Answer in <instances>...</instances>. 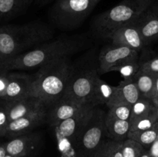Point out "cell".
Segmentation results:
<instances>
[{
    "instance_id": "obj_1",
    "label": "cell",
    "mask_w": 158,
    "mask_h": 157,
    "mask_svg": "<svg viewBox=\"0 0 158 157\" xmlns=\"http://www.w3.org/2000/svg\"><path fill=\"white\" fill-rule=\"evenodd\" d=\"M52 37V28L39 20L23 25L0 26V67Z\"/></svg>"
},
{
    "instance_id": "obj_2",
    "label": "cell",
    "mask_w": 158,
    "mask_h": 157,
    "mask_svg": "<svg viewBox=\"0 0 158 157\" xmlns=\"http://www.w3.org/2000/svg\"><path fill=\"white\" fill-rule=\"evenodd\" d=\"M86 39L80 35L60 37L40 45L35 49L15 57L2 66L5 71L38 68L80 52L86 44Z\"/></svg>"
},
{
    "instance_id": "obj_3",
    "label": "cell",
    "mask_w": 158,
    "mask_h": 157,
    "mask_svg": "<svg viewBox=\"0 0 158 157\" xmlns=\"http://www.w3.org/2000/svg\"><path fill=\"white\" fill-rule=\"evenodd\" d=\"M73 64L69 58H63L46 64L33 75L29 95L41 100L47 108L65 95Z\"/></svg>"
},
{
    "instance_id": "obj_4",
    "label": "cell",
    "mask_w": 158,
    "mask_h": 157,
    "mask_svg": "<svg viewBox=\"0 0 158 157\" xmlns=\"http://www.w3.org/2000/svg\"><path fill=\"white\" fill-rule=\"evenodd\" d=\"M154 0H122L114 7L99 14L93 21L95 32L106 38L118 28L134 22L151 6Z\"/></svg>"
},
{
    "instance_id": "obj_5",
    "label": "cell",
    "mask_w": 158,
    "mask_h": 157,
    "mask_svg": "<svg viewBox=\"0 0 158 157\" xmlns=\"http://www.w3.org/2000/svg\"><path fill=\"white\" fill-rule=\"evenodd\" d=\"M106 112L96 106L74 147L75 157H92L108 139L106 127Z\"/></svg>"
},
{
    "instance_id": "obj_6",
    "label": "cell",
    "mask_w": 158,
    "mask_h": 157,
    "mask_svg": "<svg viewBox=\"0 0 158 157\" xmlns=\"http://www.w3.org/2000/svg\"><path fill=\"white\" fill-rule=\"evenodd\" d=\"M101 0H56L50 15L57 26L70 29L79 26Z\"/></svg>"
},
{
    "instance_id": "obj_7",
    "label": "cell",
    "mask_w": 158,
    "mask_h": 157,
    "mask_svg": "<svg viewBox=\"0 0 158 157\" xmlns=\"http://www.w3.org/2000/svg\"><path fill=\"white\" fill-rule=\"evenodd\" d=\"M95 107L89 103L73 116L61 122L52 128L59 149L62 153H72L74 155V147L77 139Z\"/></svg>"
},
{
    "instance_id": "obj_8",
    "label": "cell",
    "mask_w": 158,
    "mask_h": 157,
    "mask_svg": "<svg viewBox=\"0 0 158 157\" xmlns=\"http://www.w3.org/2000/svg\"><path fill=\"white\" fill-rule=\"evenodd\" d=\"M99 74V63L97 66H74L69 84L63 96L83 103H89L94 83Z\"/></svg>"
},
{
    "instance_id": "obj_9",
    "label": "cell",
    "mask_w": 158,
    "mask_h": 157,
    "mask_svg": "<svg viewBox=\"0 0 158 157\" xmlns=\"http://www.w3.org/2000/svg\"><path fill=\"white\" fill-rule=\"evenodd\" d=\"M139 52L127 46L110 45L105 46L98 55L99 74L110 72V69L130 59L138 58Z\"/></svg>"
},
{
    "instance_id": "obj_10",
    "label": "cell",
    "mask_w": 158,
    "mask_h": 157,
    "mask_svg": "<svg viewBox=\"0 0 158 157\" xmlns=\"http://www.w3.org/2000/svg\"><path fill=\"white\" fill-rule=\"evenodd\" d=\"M47 107L40 109L9 123L6 129V136L15 138L32 132V130L47 122Z\"/></svg>"
},
{
    "instance_id": "obj_11",
    "label": "cell",
    "mask_w": 158,
    "mask_h": 157,
    "mask_svg": "<svg viewBox=\"0 0 158 157\" xmlns=\"http://www.w3.org/2000/svg\"><path fill=\"white\" fill-rule=\"evenodd\" d=\"M89 103H83L63 96L59 101L47 108V123L53 128L61 122L71 118Z\"/></svg>"
},
{
    "instance_id": "obj_12",
    "label": "cell",
    "mask_w": 158,
    "mask_h": 157,
    "mask_svg": "<svg viewBox=\"0 0 158 157\" xmlns=\"http://www.w3.org/2000/svg\"><path fill=\"white\" fill-rule=\"evenodd\" d=\"M112 44L123 46L140 52L145 46L143 38L134 22L115 29L106 35Z\"/></svg>"
},
{
    "instance_id": "obj_13",
    "label": "cell",
    "mask_w": 158,
    "mask_h": 157,
    "mask_svg": "<svg viewBox=\"0 0 158 157\" xmlns=\"http://www.w3.org/2000/svg\"><path fill=\"white\" fill-rule=\"evenodd\" d=\"M41 142V135L37 132H29L12 138L5 143L7 154L15 157H28L34 152Z\"/></svg>"
},
{
    "instance_id": "obj_14",
    "label": "cell",
    "mask_w": 158,
    "mask_h": 157,
    "mask_svg": "<svg viewBox=\"0 0 158 157\" xmlns=\"http://www.w3.org/2000/svg\"><path fill=\"white\" fill-rule=\"evenodd\" d=\"M33 75L19 72L8 73V84L4 99L15 101L29 95Z\"/></svg>"
},
{
    "instance_id": "obj_15",
    "label": "cell",
    "mask_w": 158,
    "mask_h": 157,
    "mask_svg": "<svg viewBox=\"0 0 158 157\" xmlns=\"http://www.w3.org/2000/svg\"><path fill=\"white\" fill-rule=\"evenodd\" d=\"M140 94L134 80H123L116 86V91L106 106L113 107L117 105H129L132 106L140 99Z\"/></svg>"
},
{
    "instance_id": "obj_16",
    "label": "cell",
    "mask_w": 158,
    "mask_h": 157,
    "mask_svg": "<svg viewBox=\"0 0 158 157\" xmlns=\"http://www.w3.org/2000/svg\"><path fill=\"white\" fill-rule=\"evenodd\" d=\"M134 23L138 29L145 46L158 38V15L151 7Z\"/></svg>"
},
{
    "instance_id": "obj_17",
    "label": "cell",
    "mask_w": 158,
    "mask_h": 157,
    "mask_svg": "<svg viewBox=\"0 0 158 157\" xmlns=\"http://www.w3.org/2000/svg\"><path fill=\"white\" fill-rule=\"evenodd\" d=\"M44 106L46 105L41 100L32 95H28L15 101H9L8 113L9 122L21 118Z\"/></svg>"
},
{
    "instance_id": "obj_18",
    "label": "cell",
    "mask_w": 158,
    "mask_h": 157,
    "mask_svg": "<svg viewBox=\"0 0 158 157\" xmlns=\"http://www.w3.org/2000/svg\"><path fill=\"white\" fill-rule=\"evenodd\" d=\"M34 2L35 0H0V22L22 15Z\"/></svg>"
},
{
    "instance_id": "obj_19",
    "label": "cell",
    "mask_w": 158,
    "mask_h": 157,
    "mask_svg": "<svg viewBox=\"0 0 158 157\" xmlns=\"http://www.w3.org/2000/svg\"><path fill=\"white\" fill-rule=\"evenodd\" d=\"M116 91V86L108 84L104 80L97 77L94 83L92 94L89 99V103L97 106L98 105H107L112 99Z\"/></svg>"
},
{
    "instance_id": "obj_20",
    "label": "cell",
    "mask_w": 158,
    "mask_h": 157,
    "mask_svg": "<svg viewBox=\"0 0 158 157\" xmlns=\"http://www.w3.org/2000/svg\"><path fill=\"white\" fill-rule=\"evenodd\" d=\"M106 127L107 137L115 142H124L128 139L131 124L127 120L109 119L106 117Z\"/></svg>"
},
{
    "instance_id": "obj_21",
    "label": "cell",
    "mask_w": 158,
    "mask_h": 157,
    "mask_svg": "<svg viewBox=\"0 0 158 157\" xmlns=\"http://www.w3.org/2000/svg\"><path fill=\"white\" fill-rule=\"evenodd\" d=\"M156 78L157 75L140 70L133 80L137 85L140 96L149 99L151 101L154 102L156 93Z\"/></svg>"
},
{
    "instance_id": "obj_22",
    "label": "cell",
    "mask_w": 158,
    "mask_h": 157,
    "mask_svg": "<svg viewBox=\"0 0 158 157\" xmlns=\"http://www.w3.org/2000/svg\"><path fill=\"white\" fill-rule=\"evenodd\" d=\"M156 111V105L149 99L140 96V99L132 106L130 124H132L137 120L143 118Z\"/></svg>"
},
{
    "instance_id": "obj_23",
    "label": "cell",
    "mask_w": 158,
    "mask_h": 157,
    "mask_svg": "<svg viewBox=\"0 0 158 157\" xmlns=\"http://www.w3.org/2000/svg\"><path fill=\"white\" fill-rule=\"evenodd\" d=\"M128 138L137 142L148 150L151 145L158 139V123L152 128L147 130L130 132Z\"/></svg>"
},
{
    "instance_id": "obj_24",
    "label": "cell",
    "mask_w": 158,
    "mask_h": 157,
    "mask_svg": "<svg viewBox=\"0 0 158 157\" xmlns=\"http://www.w3.org/2000/svg\"><path fill=\"white\" fill-rule=\"evenodd\" d=\"M140 65L138 58L130 59L110 69V72H117L121 75L123 80H133L140 72Z\"/></svg>"
},
{
    "instance_id": "obj_25",
    "label": "cell",
    "mask_w": 158,
    "mask_h": 157,
    "mask_svg": "<svg viewBox=\"0 0 158 157\" xmlns=\"http://www.w3.org/2000/svg\"><path fill=\"white\" fill-rule=\"evenodd\" d=\"M158 123L157 111H154L150 115L140 119L131 125L130 132H138V131L147 130L155 126Z\"/></svg>"
},
{
    "instance_id": "obj_26",
    "label": "cell",
    "mask_w": 158,
    "mask_h": 157,
    "mask_svg": "<svg viewBox=\"0 0 158 157\" xmlns=\"http://www.w3.org/2000/svg\"><path fill=\"white\" fill-rule=\"evenodd\" d=\"M145 150L146 149L140 143L129 138L123 142L122 144L123 157H140Z\"/></svg>"
},
{
    "instance_id": "obj_27",
    "label": "cell",
    "mask_w": 158,
    "mask_h": 157,
    "mask_svg": "<svg viewBox=\"0 0 158 157\" xmlns=\"http://www.w3.org/2000/svg\"><path fill=\"white\" fill-rule=\"evenodd\" d=\"M132 106L129 105H117L108 109L106 117L129 121L131 115Z\"/></svg>"
},
{
    "instance_id": "obj_28",
    "label": "cell",
    "mask_w": 158,
    "mask_h": 157,
    "mask_svg": "<svg viewBox=\"0 0 158 157\" xmlns=\"http://www.w3.org/2000/svg\"><path fill=\"white\" fill-rule=\"evenodd\" d=\"M8 105V100L2 99L0 101V136L6 135V129L9 123Z\"/></svg>"
},
{
    "instance_id": "obj_29",
    "label": "cell",
    "mask_w": 158,
    "mask_h": 157,
    "mask_svg": "<svg viewBox=\"0 0 158 157\" xmlns=\"http://www.w3.org/2000/svg\"><path fill=\"white\" fill-rule=\"evenodd\" d=\"M116 143L117 142L106 139L92 157H113Z\"/></svg>"
},
{
    "instance_id": "obj_30",
    "label": "cell",
    "mask_w": 158,
    "mask_h": 157,
    "mask_svg": "<svg viewBox=\"0 0 158 157\" xmlns=\"http://www.w3.org/2000/svg\"><path fill=\"white\" fill-rule=\"evenodd\" d=\"M140 71L148 72L157 76L158 75V55L145 61H140Z\"/></svg>"
},
{
    "instance_id": "obj_31",
    "label": "cell",
    "mask_w": 158,
    "mask_h": 157,
    "mask_svg": "<svg viewBox=\"0 0 158 157\" xmlns=\"http://www.w3.org/2000/svg\"><path fill=\"white\" fill-rule=\"evenodd\" d=\"M8 84L7 71L3 70L2 73H0V99H4L6 96V88Z\"/></svg>"
},
{
    "instance_id": "obj_32",
    "label": "cell",
    "mask_w": 158,
    "mask_h": 157,
    "mask_svg": "<svg viewBox=\"0 0 158 157\" xmlns=\"http://www.w3.org/2000/svg\"><path fill=\"white\" fill-rule=\"evenodd\" d=\"M122 144H123V143H121V142L116 143L113 157H123V153H122Z\"/></svg>"
},
{
    "instance_id": "obj_33",
    "label": "cell",
    "mask_w": 158,
    "mask_h": 157,
    "mask_svg": "<svg viewBox=\"0 0 158 157\" xmlns=\"http://www.w3.org/2000/svg\"><path fill=\"white\" fill-rule=\"evenodd\" d=\"M148 152L152 157H158V139L151 145Z\"/></svg>"
},
{
    "instance_id": "obj_34",
    "label": "cell",
    "mask_w": 158,
    "mask_h": 157,
    "mask_svg": "<svg viewBox=\"0 0 158 157\" xmlns=\"http://www.w3.org/2000/svg\"><path fill=\"white\" fill-rule=\"evenodd\" d=\"M154 103L156 105V106L158 105V75L157 76V78H156V93Z\"/></svg>"
},
{
    "instance_id": "obj_35",
    "label": "cell",
    "mask_w": 158,
    "mask_h": 157,
    "mask_svg": "<svg viewBox=\"0 0 158 157\" xmlns=\"http://www.w3.org/2000/svg\"><path fill=\"white\" fill-rule=\"evenodd\" d=\"M151 9L158 15V0H154L153 4L151 6Z\"/></svg>"
},
{
    "instance_id": "obj_36",
    "label": "cell",
    "mask_w": 158,
    "mask_h": 157,
    "mask_svg": "<svg viewBox=\"0 0 158 157\" xmlns=\"http://www.w3.org/2000/svg\"><path fill=\"white\" fill-rule=\"evenodd\" d=\"M7 154L6 149V145H0V157H3Z\"/></svg>"
},
{
    "instance_id": "obj_37",
    "label": "cell",
    "mask_w": 158,
    "mask_h": 157,
    "mask_svg": "<svg viewBox=\"0 0 158 157\" xmlns=\"http://www.w3.org/2000/svg\"><path fill=\"white\" fill-rule=\"evenodd\" d=\"M52 1H54V0H35V3L40 5V6H45V5L50 3Z\"/></svg>"
},
{
    "instance_id": "obj_38",
    "label": "cell",
    "mask_w": 158,
    "mask_h": 157,
    "mask_svg": "<svg viewBox=\"0 0 158 157\" xmlns=\"http://www.w3.org/2000/svg\"><path fill=\"white\" fill-rule=\"evenodd\" d=\"M140 157H152L151 156V155H150V153H149V152H148V150H145L144 152H143V153L141 155V156Z\"/></svg>"
},
{
    "instance_id": "obj_39",
    "label": "cell",
    "mask_w": 158,
    "mask_h": 157,
    "mask_svg": "<svg viewBox=\"0 0 158 157\" xmlns=\"http://www.w3.org/2000/svg\"><path fill=\"white\" fill-rule=\"evenodd\" d=\"M3 157H15V156H13V155H9V154H6V155H5V156H3Z\"/></svg>"
},
{
    "instance_id": "obj_40",
    "label": "cell",
    "mask_w": 158,
    "mask_h": 157,
    "mask_svg": "<svg viewBox=\"0 0 158 157\" xmlns=\"http://www.w3.org/2000/svg\"><path fill=\"white\" fill-rule=\"evenodd\" d=\"M156 111H157V118H158V105L156 106Z\"/></svg>"
}]
</instances>
